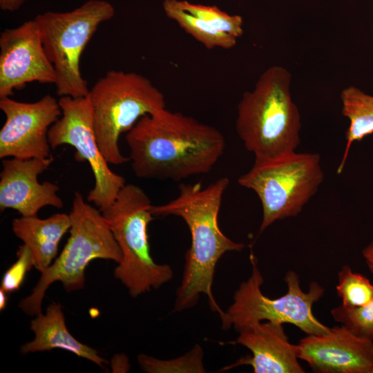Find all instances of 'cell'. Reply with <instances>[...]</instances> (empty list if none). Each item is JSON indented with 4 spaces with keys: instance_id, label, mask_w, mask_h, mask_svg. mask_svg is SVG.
I'll return each mask as SVG.
<instances>
[{
    "instance_id": "cell-12",
    "label": "cell",
    "mask_w": 373,
    "mask_h": 373,
    "mask_svg": "<svg viewBox=\"0 0 373 373\" xmlns=\"http://www.w3.org/2000/svg\"><path fill=\"white\" fill-rule=\"evenodd\" d=\"M35 82L55 84L56 73L33 19L0 34V98Z\"/></svg>"
},
{
    "instance_id": "cell-14",
    "label": "cell",
    "mask_w": 373,
    "mask_h": 373,
    "mask_svg": "<svg viewBox=\"0 0 373 373\" xmlns=\"http://www.w3.org/2000/svg\"><path fill=\"white\" fill-rule=\"evenodd\" d=\"M52 156L46 158H4L0 173V209H12L21 216H37L44 207L61 208L59 186L51 182L40 183L39 175L46 171Z\"/></svg>"
},
{
    "instance_id": "cell-25",
    "label": "cell",
    "mask_w": 373,
    "mask_h": 373,
    "mask_svg": "<svg viewBox=\"0 0 373 373\" xmlns=\"http://www.w3.org/2000/svg\"><path fill=\"white\" fill-rule=\"evenodd\" d=\"M27 0H0V8L3 11L14 12L19 9Z\"/></svg>"
},
{
    "instance_id": "cell-8",
    "label": "cell",
    "mask_w": 373,
    "mask_h": 373,
    "mask_svg": "<svg viewBox=\"0 0 373 373\" xmlns=\"http://www.w3.org/2000/svg\"><path fill=\"white\" fill-rule=\"evenodd\" d=\"M115 15V8L104 0H88L68 12L47 11L34 19L46 55L56 73L59 97H86L87 81L80 70V59L99 26Z\"/></svg>"
},
{
    "instance_id": "cell-21",
    "label": "cell",
    "mask_w": 373,
    "mask_h": 373,
    "mask_svg": "<svg viewBox=\"0 0 373 373\" xmlns=\"http://www.w3.org/2000/svg\"><path fill=\"white\" fill-rule=\"evenodd\" d=\"M338 276L336 289L337 296L342 300V305L356 307L372 300L373 285L365 276L354 272L348 265L342 267Z\"/></svg>"
},
{
    "instance_id": "cell-27",
    "label": "cell",
    "mask_w": 373,
    "mask_h": 373,
    "mask_svg": "<svg viewBox=\"0 0 373 373\" xmlns=\"http://www.w3.org/2000/svg\"><path fill=\"white\" fill-rule=\"evenodd\" d=\"M8 301L7 293L0 289V310L5 309Z\"/></svg>"
},
{
    "instance_id": "cell-17",
    "label": "cell",
    "mask_w": 373,
    "mask_h": 373,
    "mask_svg": "<svg viewBox=\"0 0 373 373\" xmlns=\"http://www.w3.org/2000/svg\"><path fill=\"white\" fill-rule=\"evenodd\" d=\"M70 227V214L64 213L45 219L37 216H21L12 222L13 233L29 249L34 267L40 272L51 265L61 239Z\"/></svg>"
},
{
    "instance_id": "cell-24",
    "label": "cell",
    "mask_w": 373,
    "mask_h": 373,
    "mask_svg": "<svg viewBox=\"0 0 373 373\" xmlns=\"http://www.w3.org/2000/svg\"><path fill=\"white\" fill-rule=\"evenodd\" d=\"M16 262L6 270L2 278L1 289L7 294L18 290L27 272L34 267L32 254L25 245L19 247Z\"/></svg>"
},
{
    "instance_id": "cell-3",
    "label": "cell",
    "mask_w": 373,
    "mask_h": 373,
    "mask_svg": "<svg viewBox=\"0 0 373 373\" xmlns=\"http://www.w3.org/2000/svg\"><path fill=\"white\" fill-rule=\"evenodd\" d=\"M291 75L272 66L238 104L236 132L255 159L273 158L296 151L300 142V115L294 102Z\"/></svg>"
},
{
    "instance_id": "cell-2",
    "label": "cell",
    "mask_w": 373,
    "mask_h": 373,
    "mask_svg": "<svg viewBox=\"0 0 373 373\" xmlns=\"http://www.w3.org/2000/svg\"><path fill=\"white\" fill-rule=\"evenodd\" d=\"M229 184L226 177L205 187L200 183H182L175 198L151 208L155 216L181 218L191 233V244L185 254L182 283L176 291L175 312L193 307L201 294L208 296L212 310L219 314L222 312L211 289L216 264L226 252L245 247L244 244L225 236L219 227V211Z\"/></svg>"
},
{
    "instance_id": "cell-23",
    "label": "cell",
    "mask_w": 373,
    "mask_h": 373,
    "mask_svg": "<svg viewBox=\"0 0 373 373\" xmlns=\"http://www.w3.org/2000/svg\"><path fill=\"white\" fill-rule=\"evenodd\" d=\"M331 314L335 321L355 335L373 340V298L356 307L349 308L341 305L331 309Z\"/></svg>"
},
{
    "instance_id": "cell-4",
    "label": "cell",
    "mask_w": 373,
    "mask_h": 373,
    "mask_svg": "<svg viewBox=\"0 0 373 373\" xmlns=\"http://www.w3.org/2000/svg\"><path fill=\"white\" fill-rule=\"evenodd\" d=\"M70 237L59 256L41 276L31 294L23 298L19 307L26 314L37 316L46 291L50 285L60 282L70 292L82 289L85 285V270L95 259L111 260L119 263L122 259L120 248L101 211L82 195L75 192L71 211Z\"/></svg>"
},
{
    "instance_id": "cell-22",
    "label": "cell",
    "mask_w": 373,
    "mask_h": 373,
    "mask_svg": "<svg viewBox=\"0 0 373 373\" xmlns=\"http://www.w3.org/2000/svg\"><path fill=\"white\" fill-rule=\"evenodd\" d=\"M178 5L186 12L202 19L215 29L236 39L243 34V20L240 15H229L216 6L176 0Z\"/></svg>"
},
{
    "instance_id": "cell-16",
    "label": "cell",
    "mask_w": 373,
    "mask_h": 373,
    "mask_svg": "<svg viewBox=\"0 0 373 373\" xmlns=\"http://www.w3.org/2000/svg\"><path fill=\"white\" fill-rule=\"evenodd\" d=\"M35 337L21 347L22 354L62 349L88 359L101 367L108 362L93 348L77 341L68 330L59 303H52L45 314H39L30 321Z\"/></svg>"
},
{
    "instance_id": "cell-10",
    "label": "cell",
    "mask_w": 373,
    "mask_h": 373,
    "mask_svg": "<svg viewBox=\"0 0 373 373\" xmlns=\"http://www.w3.org/2000/svg\"><path fill=\"white\" fill-rule=\"evenodd\" d=\"M61 117L48 131L52 149L63 144L75 149V157L90 165L95 184L87 195L101 211L109 207L126 184L122 175L113 172L102 154L97 142L92 108L88 95L82 97H60Z\"/></svg>"
},
{
    "instance_id": "cell-26",
    "label": "cell",
    "mask_w": 373,
    "mask_h": 373,
    "mask_svg": "<svg viewBox=\"0 0 373 373\" xmlns=\"http://www.w3.org/2000/svg\"><path fill=\"white\" fill-rule=\"evenodd\" d=\"M363 256L370 271L373 274V242L363 250Z\"/></svg>"
},
{
    "instance_id": "cell-5",
    "label": "cell",
    "mask_w": 373,
    "mask_h": 373,
    "mask_svg": "<svg viewBox=\"0 0 373 373\" xmlns=\"http://www.w3.org/2000/svg\"><path fill=\"white\" fill-rule=\"evenodd\" d=\"M152 207L142 189L128 184L115 202L101 211L122 254L114 276L133 298L158 289L173 277L171 267L155 263L150 253L148 226L153 220Z\"/></svg>"
},
{
    "instance_id": "cell-7",
    "label": "cell",
    "mask_w": 373,
    "mask_h": 373,
    "mask_svg": "<svg viewBox=\"0 0 373 373\" xmlns=\"http://www.w3.org/2000/svg\"><path fill=\"white\" fill-rule=\"evenodd\" d=\"M323 178L318 153L295 151L277 157L255 159L238 182L254 191L260 200L261 233L278 220L298 215Z\"/></svg>"
},
{
    "instance_id": "cell-18",
    "label": "cell",
    "mask_w": 373,
    "mask_h": 373,
    "mask_svg": "<svg viewBox=\"0 0 373 373\" xmlns=\"http://www.w3.org/2000/svg\"><path fill=\"white\" fill-rule=\"evenodd\" d=\"M341 100L342 114L349 119L350 124L338 173L343 169L352 144L373 133V96L354 86H350L341 91Z\"/></svg>"
},
{
    "instance_id": "cell-9",
    "label": "cell",
    "mask_w": 373,
    "mask_h": 373,
    "mask_svg": "<svg viewBox=\"0 0 373 373\" xmlns=\"http://www.w3.org/2000/svg\"><path fill=\"white\" fill-rule=\"evenodd\" d=\"M250 261V277L236 291L233 303L219 314L224 329L233 327L238 331L251 323L269 321L292 324L308 335L323 334L329 330L312 312L314 303L324 294L319 284L312 282L308 291L305 292L300 288L298 274L289 271L285 276L287 292L279 298H271L261 291L264 280L252 254Z\"/></svg>"
},
{
    "instance_id": "cell-20",
    "label": "cell",
    "mask_w": 373,
    "mask_h": 373,
    "mask_svg": "<svg viewBox=\"0 0 373 373\" xmlns=\"http://www.w3.org/2000/svg\"><path fill=\"white\" fill-rule=\"evenodd\" d=\"M137 361L141 369L149 373L206 372L203 364V350L199 345H195L189 352L174 359L162 360L141 354Z\"/></svg>"
},
{
    "instance_id": "cell-19",
    "label": "cell",
    "mask_w": 373,
    "mask_h": 373,
    "mask_svg": "<svg viewBox=\"0 0 373 373\" xmlns=\"http://www.w3.org/2000/svg\"><path fill=\"white\" fill-rule=\"evenodd\" d=\"M162 7L169 19L206 48L229 49L236 44V37L215 29L202 19L183 10L176 0H164Z\"/></svg>"
},
{
    "instance_id": "cell-6",
    "label": "cell",
    "mask_w": 373,
    "mask_h": 373,
    "mask_svg": "<svg viewBox=\"0 0 373 373\" xmlns=\"http://www.w3.org/2000/svg\"><path fill=\"white\" fill-rule=\"evenodd\" d=\"M97 142L109 164L129 160L119 147V139L143 116L166 108L164 96L144 76L111 70L89 91Z\"/></svg>"
},
{
    "instance_id": "cell-13",
    "label": "cell",
    "mask_w": 373,
    "mask_h": 373,
    "mask_svg": "<svg viewBox=\"0 0 373 373\" xmlns=\"http://www.w3.org/2000/svg\"><path fill=\"white\" fill-rule=\"evenodd\" d=\"M298 359L318 373H373V340L343 325L323 334L308 335L296 345Z\"/></svg>"
},
{
    "instance_id": "cell-1",
    "label": "cell",
    "mask_w": 373,
    "mask_h": 373,
    "mask_svg": "<svg viewBox=\"0 0 373 373\" xmlns=\"http://www.w3.org/2000/svg\"><path fill=\"white\" fill-rule=\"evenodd\" d=\"M126 140L137 177L175 182L209 173L226 148L216 128L166 108L141 117Z\"/></svg>"
},
{
    "instance_id": "cell-11",
    "label": "cell",
    "mask_w": 373,
    "mask_h": 373,
    "mask_svg": "<svg viewBox=\"0 0 373 373\" xmlns=\"http://www.w3.org/2000/svg\"><path fill=\"white\" fill-rule=\"evenodd\" d=\"M6 122L0 131V158H46L52 149L48 131L61 117L59 101L46 95L35 102L0 98Z\"/></svg>"
},
{
    "instance_id": "cell-15",
    "label": "cell",
    "mask_w": 373,
    "mask_h": 373,
    "mask_svg": "<svg viewBox=\"0 0 373 373\" xmlns=\"http://www.w3.org/2000/svg\"><path fill=\"white\" fill-rule=\"evenodd\" d=\"M282 323L256 322L238 330L235 341L249 349L247 355L227 370L241 365H249L255 373H303L305 370L298 361L297 347L289 341Z\"/></svg>"
}]
</instances>
